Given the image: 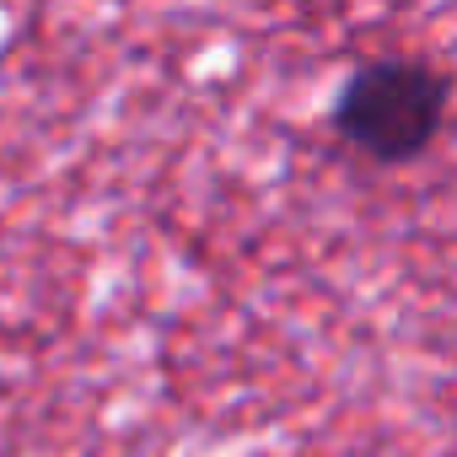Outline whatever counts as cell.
<instances>
[{
    "instance_id": "6da1fadb",
    "label": "cell",
    "mask_w": 457,
    "mask_h": 457,
    "mask_svg": "<svg viewBox=\"0 0 457 457\" xmlns=\"http://www.w3.org/2000/svg\"><path fill=\"white\" fill-rule=\"evenodd\" d=\"M452 81L409 54H377L355 65L334 97V135L377 167H403L430 151L446 124Z\"/></svg>"
}]
</instances>
